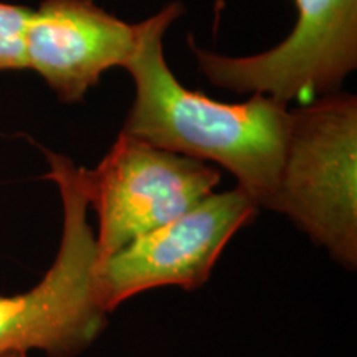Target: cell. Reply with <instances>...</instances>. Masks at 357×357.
<instances>
[{
    "label": "cell",
    "mask_w": 357,
    "mask_h": 357,
    "mask_svg": "<svg viewBox=\"0 0 357 357\" xmlns=\"http://www.w3.org/2000/svg\"><path fill=\"white\" fill-rule=\"evenodd\" d=\"M182 13L181 2H169L137 24L139 43L124 66L136 95L121 131L159 149L218 164L258 207L270 208L287 144L288 106L266 95L230 105L182 86L162 45Z\"/></svg>",
    "instance_id": "1"
},
{
    "label": "cell",
    "mask_w": 357,
    "mask_h": 357,
    "mask_svg": "<svg viewBox=\"0 0 357 357\" xmlns=\"http://www.w3.org/2000/svg\"><path fill=\"white\" fill-rule=\"evenodd\" d=\"M63 207V231L50 270L25 293L0 296V356L42 351L77 357L100 337L109 312L98 289L96 238L79 167L63 154L45 151Z\"/></svg>",
    "instance_id": "2"
},
{
    "label": "cell",
    "mask_w": 357,
    "mask_h": 357,
    "mask_svg": "<svg viewBox=\"0 0 357 357\" xmlns=\"http://www.w3.org/2000/svg\"><path fill=\"white\" fill-rule=\"evenodd\" d=\"M281 213L337 265L357 266V98L344 91L289 109L278 185Z\"/></svg>",
    "instance_id": "3"
},
{
    "label": "cell",
    "mask_w": 357,
    "mask_h": 357,
    "mask_svg": "<svg viewBox=\"0 0 357 357\" xmlns=\"http://www.w3.org/2000/svg\"><path fill=\"white\" fill-rule=\"evenodd\" d=\"M98 215V265L137 236L166 225L213 194L222 172L121 131L95 169L79 167Z\"/></svg>",
    "instance_id": "4"
},
{
    "label": "cell",
    "mask_w": 357,
    "mask_h": 357,
    "mask_svg": "<svg viewBox=\"0 0 357 357\" xmlns=\"http://www.w3.org/2000/svg\"><path fill=\"white\" fill-rule=\"evenodd\" d=\"M294 6L298 20L291 33L257 55H218L189 35L204 77L213 86L266 95L284 106L341 91L357 68V0H294Z\"/></svg>",
    "instance_id": "5"
},
{
    "label": "cell",
    "mask_w": 357,
    "mask_h": 357,
    "mask_svg": "<svg viewBox=\"0 0 357 357\" xmlns=\"http://www.w3.org/2000/svg\"><path fill=\"white\" fill-rule=\"evenodd\" d=\"M258 205L238 185L208 195L166 225L137 236L96 266L105 310L147 289L178 287L195 291L211 278L223 248L253 222Z\"/></svg>",
    "instance_id": "6"
},
{
    "label": "cell",
    "mask_w": 357,
    "mask_h": 357,
    "mask_svg": "<svg viewBox=\"0 0 357 357\" xmlns=\"http://www.w3.org/2000/svg\"><path fill=\"white\" fill-rule=\"evenodd\" d=\"M139 43V26L93 0H42L25 29L26 70L65 105L82 102L101 75L124 68Z\"/></svg>",
    "instance_id": "7"
},
{
    "label": "cell",
    "mask_w": 357,
    "mask_h": 357,
    "mask_svg": "<svg viewBox=\"0 0 357 357\" xmlns=\"http://www.w3.org/2000/svg\"><path fill=\"white\" fill-rule=\"evenodd\" d=\"M32 10L0 2V73L26 70L25 29Z\"/></svg>",
    "instance_id": "8"
},
{
    "label": "cell",
    "mask_w": 357,
    "mask_h": 357,
    "mask_svg": "<svg viewBox=\"0 0 357 357\" xmlns=\"http://www.w3.org/2000/svg\"><path fill=\"white\" fill-rule=\"evenodd\" d=\"M0 357H26V352H8V354H3Z\"/></svg>",
    "instance_id": "9"
}]
</instances>
